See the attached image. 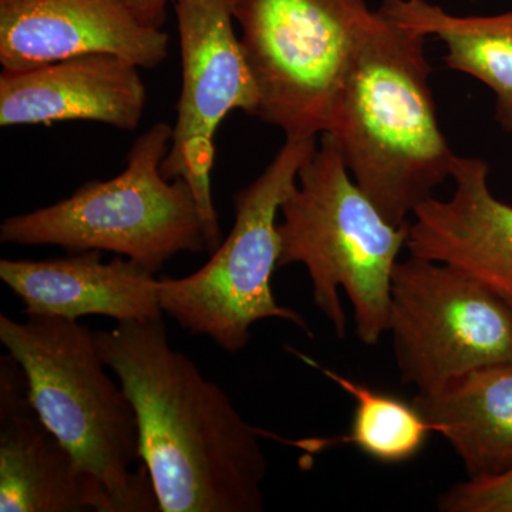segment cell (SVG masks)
<instances>
[{
    "instance_id": "obj_1",
    "label": "cell",
    "mask_w": 512,
    "mask_h": 512,
    "mask_svg": "<svg viewBox=\"0 0 512 512\" xmlns=\"http://www.w3.org/2000/svg\"><path fill=\"white\" fill-rule=\"evenodd\" d=\"M94 338L136 409L161 512L264 511L266 430L171 346L164 320L119 322Z\"/></svg>"
},
{
    "instance_id": "obj_2",
    "label": "cell",
    "mask_w": 512,
    "mask_h": 512,
    "mask_svg": "<svg viewBox=\"0 0 512 512\" xmlns=\"http://www.w3.org/2000/svg\"><path fill=\"white\" fill-rule=\"evenodd\" d=\"M426 39L376 9L326 131L355 183L397 225L434 197L458 157L437 117Z\"/></svg>"
},
{
    "instance_id": "obj_3",
    "label": "cell",
    "mask_w": 512,
    "mask_h": 512,
    "mask_svg": "<svg viewBox=\"0 0 512 512\" xmlns=\"http://www.w3.org/2000/svg\"><path fill=\"white\" fill-rule=\"evenodd\" d=\"M279 268L302 264L311 278L313 303L345 338L348 295L356 335L376 346L389 328L394 266L407 248L409 224L397 225L353 180L336 141L322 134L281 205Z\"/></svg>"
},
{
    "instance_id": "obj_4",
    "label": "cell",
    "mask_w": 512,
    "mask_h": 512,
    "mask_svg": "<svg viewBox=\"0 0 512 512\" xmlns=\"http://www.w3.org/2000/svg\"><path fill=\"white\" fill-rule=\"evenodd\" d=\"M0 342L25 372L40 419L106 488L114 512H161L147 468H131L141 460L136 409L94 332L79 320L2 313Z\"/></svg>"
},
{
    "instance_id": "obj_5",
    "label": "cell",
    "mask_w": 512,
    "mask_h": 512,
    "mask_svg": "<svg viewBox=\"0 0 512 512\" xmlns=\"http://www.w3.org/2000/svg\"><path fill=\"white\" fill-rule=\"evenodd\" d=\"M173 127L156 123L134 141L123 171L0 225L3 244L109 251L157 274L174 256L208 251L197 200L183 178L161 171Z\"/></svg>"
},
{
    "instance_id": "obj_6",
    "label": "cell",
    "mask_w": 512,
    "mask_h": 512,
    "mask_svg": "<svg viewBox=\"0 0 512 512\" xmlns=\"http://www.w3.org/2000/svg\"><path fill=\"white\" fill-rule=\"evenodd\" d=\"M318 138H285L274 160L234 195L235 222L210 261L185 278L158 279L164 315L218 348H247L259 320L281 319L312 336L301 313L276 302L272 276L279 268L278 215Z\"/></svg>"
},
{
    "instance_id": "obj_7",
    "label": "cell",
    "mask_w": 512,
    "mask_h": 512,
    "mask_svg": "<svg viewBox=\"0 0 512 512\" xmlns=\"http://www.w3.org/2000/svg\"><path fill=\"white\" fill-rule=\"evenodd\" d=\"M375 12L366 0H232L258 90L256 119L285 138L325 134Z\"/></svg>"
},
{
    "instance_id": "obj_8",
    "label": "cell",
    "mask_w": 512,
    "mask_h": 512,
    "mask_svg": "<svg viewBox=\"0 0 512 512\" xmlns=\"http://www.w3.org/2000/svg\"><path fill=\"white\" fill-rule=\"evenodd\" d=\"M387 332L400 377L417 393L512 362L510 303L456 266L420 256L394 266Z\"/></svg>"
},
{
    "instance_id": "obj_9",
    "label": "cell",
    "mask_w": 512,
    "mask_h": 512,
    "mask_svg": "<svg viewBox=\"0 0 512 512\" xmlns=\"http://www.w3.org/2000/svg\"><path fill=\"white\" fill-rule=\"evenodd\" d=\"M173 8L183 86L161 171L167 180L183 178L190 184L207 249L214 252L222 242L212 197L215 134L232 111L255 117L258 90L234 30L232 0H173Z\"/></svg>"
},
{
    "instance_id": "obj_10",
    "label": "cell",
    "mask_w": 512,
    "mask_h": 512,
    "mask_svg": "<svg viewBox=\"0 0 512 512\" xmlns=\"http://www.w3.org/2000/svg\"><path fill=\"white\" fill-rule=\"evenodd\" d=\"M170 36L138 18L128 0H0V63L25 70L109 53L141 69L168 57Z\"/></svg>"
},
{
    "instance_id": "obj_11",
    "label": "cell",
    "mask_w": 512,
    "mask_h": 512,
    "mask_svg": "<svg viewBox=\"0 0 512 512\" xmlns=\"http://www.w3.org/2000/svg\"><path fill=\"white\" fill-rule=\"evenodd\" d=\"M0 511L114 512L106 488L40 419L9 353L0 357Z\"/></svg>"
},
{
    "instance_id": "obj_12",
    "label": "cell",
    "mask_w": 512,
    "mask_h": 512,
    "mask_svg": "<svg viewBox=\"0 0 512 512\" xmlns=\"http://www.w3.org/2000/svg\"><path fill=\"white\" fill-rule=\"evenodd\" d=\"M141 67L90 53L0 74V126L93 121L119 130L140 126L147 104Z\"/></svg>"
},
{
    "instance_id": "obj_13",
    "label": "cell",
    "mask_w": 512,
    "mask_h": 512,
    "mask_svg": "<svg viewBox=\"0 0 512 512\" xmlns=\"http://www.w3.org/2000/svg\"><path fill=\"white\" fill-rule=\"evenodd\" d=\"M448 200L433 197L414 211L409 255L444 262L490 286L512 306V205L495 197L490 167L457 157Z\"/></svg>"
},
{
    "instance_id": "obj_14",
    "label": "cell",
    "mask_w": 512,
    "mask_h": 512,
    "mask_svg": "<svg viewBox=\"0 0 512 512\" xmlns=\"http://www.w3.org/2000/svg\"><path fill=\"white\" fill-rule=\"evenodd\" d=\"M154 275L124 256L103 262L101 251L0 261V279L25 305L26 316H106L117 323L163 319Z\"/></svg>"
},
{
    "instance_id": "obj_15",
    "label": "cell",
    "mask_w": 512,
    "mask_h": 512,
    "mask_svg": "<svg viewBox=\"0 0 512 512\" xmlns=\"http://www.w3.org/2000/svg\"><path fill=\"white\" fill-rule=\"evenodd\" d=\"M413 403L456 451L468 478L512 470V362L463 373L417 393Z\"/></svg>"
},
{
    "instance_id": "obj_16",
    "label": "cell",
    "mask_w": 512,
    "mask_h": 512,
    "mask_svg": "<svg viewBox=\"0 0 512 512\" xmlns=\"http://www.w3.org/2000/svg\"><path fill=\"white\" fill-rule=\"evenodd\" d=\"M394 22L437 37L448 69L468 74L494 94L495 120L512 133V10L491 16H457L429 0H383Z\"/></svg>"
},
{
    "instance_id": "obj_17",
    "label": "cell",
    "mask_w": 512,
    "mask_h": 512,
    "mask_svg": "<svg viewBox=\"0 0 512 512\" xmlns=\"http://www.w3.org/2000/svg\"><path fill=\"white\" fill-rule=\"evenodd\" d=\"M296 355L350 394L356 403L355 412L346 436L296 441L276 436V440L302 448L309 453H318L323 448L336 444H353L367 457L383 464L406 463L423 450L433 430L413 402L406 403L393 394L380 392L333 370L325 369L311 357L301 353Z\"/></svg>"
},
{
    "instance_id": "obj_18",
    "label": "cell",
    "mask_w": 512,
    "mask_h": 512,
    "mask_svg": "<svg viewBox=\"0 0 512 512\" xmlns=\"http://www.w3.org/2000/svg\"><path fill=\"white\" fill-rule=\"evenodd\" d=\"M444 512H512V470L497 477L468 478L439 497Z\"/></svg>"
},
{
    "instance_id": "obj_19",
    "label": "cell",
    "mask_w": 512,
    "mask_h": 512,
    "mask_svg": "<svg viewBox=\"0 0 512 512\" xmlns=\"http://www.w3.org/2000/svg\"><path fill=\"white\" fill-rule=\"evenodd\" d=\"M136 10L138 18L147 25L163 29L167 20L168 6L173 5V0H128Z\"/></svg>"
},
{
    "instance_id": "obj_20",
    "label": "cell",
    "mask_w": 512,
    "mask_h": 512,
    "mask_svg": "<svg viewBox=\"0 0 512 512\" xmlns=\"http://www.w3.org/2000/svg\"><path fill=\"white\" fill-rule=\"evenodd\" d=\"M467 2L476 3L477 0H467Z\"/></svg>"
}]
</instances>
